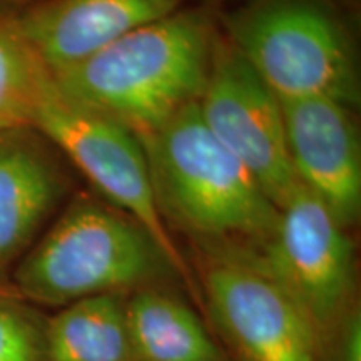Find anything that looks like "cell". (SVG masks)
I'll list each match as a JSON object with an SVG mask.
<instances>
[{"instance_id":"obj_1","label":"cell","mask_w":361,"mask_h":361,"mask_svg":"<svg viewBox=\"0 0 361 361\" xmlns=\"http://www.w3.org/2000/svg\"><path fill=\"white\" fill-rule=\"evenodd\" d=\"M218 34L209 11L180 7L52 79L64 96L139 137L197 104Z\"/></svg>"},{"instance_id":"obj_2","label":"cell","mask_w":361,"mask_h":361,"mask_svg":"<svg viewBox=\"0 0 361 361\" xmlns=\"http://www.w3.org/2000/svg\"><path fill=\"white\" fill-rule=\"evenodd\" d=\"M137 139L164 221L207 246L252 247L273 231L278 207L209 133L197 104Z\"/></svg>"},{"instance_id":"obj_3","label":"cell","mask_w":361,"mask_h":361,"mask_svg":"<svg viewBox=\"0 0 361 361\" xmlns=\"http://www.w3.org/2000/svg\"><path fill=\"white\" fill-rule=\"evenodd\" d=\"M176 273L146 229L97 197H72L12 271L17 295L67 306L85 298L133 293Z\"/></svg>"},{"instance_id":"obj_4","label":"cell","mask_w":361,"mask_h":361,"mask_svg":"<svg viewBox=\"0 0 361 361\" xmlns=\"http://www.w3.org/2000/svg\"><path fill=\"white\" fill-rule=\"evenodd\" d=\"M223 27L279 101L358 102L353 44L335 0H245Z\"/></svg>"},{"instance_id":"obj_5","label":"cell","mask_w":361,"mask_h":361,"mask_svg":"<svg viewBox=\"0 0 361 361\" xmlns=\"http://www.w3.org/2000/svg\"><path fill=\"white\" fill-rule=\"evenodd\" d=\"M32 126L62 152L72 168L87 178L104 201L146 229L176 274L200 300L191 271L157 207L146 154L137 135L64 96L54 79L40 99Z\"/></svg>"},{"instance_id":"obj_6","label":"cell","mask_w":361,"mask_h":361,"mask_svg":"<svg viewBox=\"0 0 361 361\" xmlns=\"http://www.w3.org/2000/svg\"><path fill=\"white\" fill-rule=\"evenodd\" d=\"M224 247L273 278L323 338L353 308V241L331 211L300 183L278 207L268 238L252 247Z\"/></svg>"},{"instance_id":"obj_7","label":"cell","mask_w":361,"mask_h":361,"mask_svg":"<svg viewBox=\"0 0 361 361\" xmlns=\"http://www.w3.org/2000/svg\"><path fill=\"white\" fill-rule=\"evenodd\" d=\"M207 308L243 361H322V333L273 278L224 246H207Z\"/></svg>"},{"instance_id":"obj_8","label":"cell","mask_w":361,"mask_h":361,"mask_svg":"<svg viewBox=\"0 0 361 361\" xmlns=\"http://www.w3.org/2000/svg\"><path fill=\"white\" fill-rule=\"evenodd\" d=\"M197 111L209 133L250 171L271 202L281 206L298 186L281 101L221 30Z\"/></svg>"},{"instance_id":"obj_9","label":"cell","mask_w":361,"mask_h":361,"mask_svg":"<svg viewBox=\"0 0 361 361\" xmlns=\"http://www.w3.org/2000/svg\"><path fill=\"white\" fill-rule=\"evenodd\" d=\"M281 106L298 183L350 228L361 209V152L351 107L329 97L293 99Z\"/></svg>"},{"instance_id":"obj_10","label":"cell","mask_w":361,"mask_h":361,"mask_svg":"<svg viewBox=\"0 0 361 361\" xmlns=\"http://www.w3.org/2000/svg\"><path fill=\"white\" fill-rule=\"evenodd\" d=\"M71 168L34 126L0 129V276L30 250L71 194Z\"/></svg>"},{"instance_id":"obj_11","label":"cell","mask_w":361,"mask_h":361,"mask_svg":"<svg viewBox=\"0 0 361 361\" xmlns=\"http://www.w3.org/2000/svg\"><path fill=\"white\" fill-rule=\"evenodd\" d=\"M180 7L183 0H39L11 17L56 74Z\"/></svg>"},{"instance_id":"obj_12","label":"cell","mask_w":361,"mask_h":361,"mask_svg":"<svg viewBox=\"0 0 361 361\" xmlns=\"http://www.w3.org/2000/svg\"><path fill=\"white\" fill-rule=\"evenodd\" d=\"M126 311L135 361H224L201 319L173 293L139 288Z\"/></svg>"},{"instance_id":"obj_13","label":"cell","mask_w":361,"mask_h":361,"mask_svg":"<svg viewBox=\"0 0 361 361\" xmlns=\"http://www.w3.org/2000/svg\"><path fill=\"white\" fill-rule=\"evenodd\" d=\"M126 301L112 293L62 306L47 318L51 361H135Z\"/></svg>"},{"instance_id":"obj_14","label":"cell","mask_w":361,"mask_h":361,"mask_svg":"<svg viewBox=\"0 0 361 361\" xmlns=\"http://www.w3.org/2000/svg\"><path fill=\"white\" fill-rule=\"evenodd\" d=\"M52 74L22 37L11 16L0 13V129L32 126Z\"/></svg>"},{"instance_id":"obj_15","label":"cell","mask_w":361,"mask_h":361,"mask_svg":"<svg viewBox=\"0 0 361 361\" xmlns=\"http://www.w3.org/2000/svg\"><path fill=\"white\" fill-rule=\"evenodd\" d=\"M47 318L20 295L0 290V361H51Z\"/></svg>"},{"instance_id":"obj_16","label":"cell","mask_w":361,"mask_h":361,"mask_svg":"<svg viewBox=\"0 0 361 361\" xmlns=\"http://www.w3.org/2000/svg\"><path fill=\"white\" fill-rule=\"evenodd\" d=\"M336 328L340 331L333 361H361V318L358 310L350 308Z\"/></svg>"},{"instance_id":"obj_17","label":"cell","mask_w":361,"mask_h":361,"mask_svg":"<svg viewBox=\"0 0 361 361\" xmlns=\"http://www.w3.org/2000/svg\"><path fill=\"white\" fill-rule=\"evenodd\" d=\"M39 0H0V13L4 16H13V13L20 12L22 8L32 6Z\"/></svg>"}]
</instances>
